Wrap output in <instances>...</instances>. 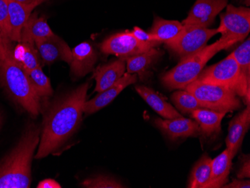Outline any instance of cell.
<instances>
[{
	"label": "cell",
	"instance_id": "obj_12",
	"mask_svg": "<svg viewBox=\"0 0 250 188\" xmlns=\"http://www.w3.org/2000/svg\"><path fill=\"white\" fill-rule=\"evenodd\" d=\"M157 128L172 140L189 137H196L201 133L200 127L196 121L180 117L176 119H156Z\"/></svg>",
	"mask_w": 250,
	"mask_h": 188
},
{
	"label": "cell",
	"instance_id": "obj_18",
	"mask_svg": "<svg viewBox=\"0 0 250 188\" xmlns=\"http://www.w3.org/2000/svg\"><path fill=\"white\" fill-rule=\"evenodd\" d=\"M8 5L10 40L20 43L22 28L36 8L22 5L12 0H8Z\"/></svg>",
	"mask_w": 250,
	"mask_h": 188
},
{
	"label": "cell",
	"instance_id": "obj_3",
	"mask_svg": "<svg viewBox=\"0 0 250 188\" xmlns=\"http://www.w3.org/2000/svg\"><path fill=\"white\" fill-rule=\"evenodd\" d=\"M235 43H237L235 41L221 38L197 53L181 59V61L175 67L163 75L161 78L163 84L171 90L185 89L187 85L197 80L199 74L212 57Z\"/></svg>",
	"mask_w": 250,
	"mask_h": 188
},
{
	"label": "cell",
	"instance_id": "obj_37",
	"mask_svg": "<svg viewBox=\"0 0 250 188\" xmlns=\"http://www.w3.org/2000/svg\"><path fill=\"white\" fill-rule=\"evenodd\" d=\"M241 2H244L247 6H250V0H240Z\"/></svg>",
	"mask_w": 250,
	"mask_h": 188
},
{
	"label": "cell",
	"instance_id": "obj_4",
	"mask_svg": "<svg viewBox=\"0 0 250 188\" xmlns=\"http://www.w3.org/2000/svg\"><path fill=\"white\" fill-rule=\"evenodd\" d=\"M0 84L14 100L32 116L40 111V98L32 88L27 75L14 58L0 60Z\"/></svg>",
	"mask_w": 250,
	"mask_h": 188
},
{
	"label": "cell",
	"instance_id": "obj_1",
	"mask_svg": "<svg viewBox=\"0 0 250 188\" xmlns=\"http://www.w3.org/2000/svg\"><path fill=\"white\" fill-rule=\"evenodd\" d=\"M88 84H83L51 105L43 119L42 138L36 158L41 159L60 148L78 128L86 102Z\"/></svg>",
	"mask_w": 250,
	"mask_h": 188
},
{
	"label": "cell",
	"instance_id": "obj_33",
	"mask_svg": "<svg viewBox=\"0 0 250 188\" xmlns=\"http://www.w3.org/2000/svg\"><path fill=\"white\" fill-rule=\"evenodd\" d=\"M222 188H250V182L249 180H242V179L234 180L230 184L223 185Z\"/></svg>",
	"mask_w": 250,
	"mask_h": 188
},
{
	"label": "cell",
	"instance_id": "obj_11",
	"mask_svg": "<svg viewBox=\"0 0 250 188\" xmlns=\"http://www.w3.org/2000/svg\"><path fill=\"white\" fill-rule=\"evenodd\" d=\"M36 47L39 56L46 64L57 61H64L70 64L72 57V50L64 40L53 34V36L38 41Z\"/></svg>",
	"mask_w": 250,
	"mask_h": 188
},
{
	"label": "cell",
	"instance_id": "obj_19",
	"mask_svg": "<svg viewBox=\"0 0 250 188\" xmlns=\"http://www.w3.org/2000/svg\"><path fill=\"white\" fill-rule=\"evenodd\" d=\"M54 34L47 21L43 18H39L36 14L31 15L21 32L20 43L36 44L38 41L47 39Z\"/></svg>",
	"mask_w": 250,
	"mask_h": 188
},
{
	"label": "cell",
	"instance_id": "obj_27",
	"mask_svg": "<svg viewBox=\"0 0 250 188\" xmlns=\"http://www.w3.org/2000/svg\"><path fill=\"white\" fill-rule=\"evenodd\" d=\"M25 72L32 88L39 98H46L53 94V88L50 84V79L45 75L41 65Z\"/></svg>",
	"mask_w": 250,
	"mask_h": 188
},
{
	"label": "cell",
	"instance_id": "obj_31",
	"mask_svg": "<svg viewBox=\"0 0 250 188\" xmlns=\"http://www.w3.org/2000/svg\"><path fill=\"white\" fill-rule=\"evenodd\" d=\"M129 33L132 36L143 43H160L158 41L154 40V37L150 34L149 32H146L143 29H140L138 26H135L133 30H128Z\"/></svg>",
	"mask_w": 250,
	"mask_h": 188
},
{
	"label": "cell",
	"instance_id": "obj_14",
	"mask_svg": "<svg viewBox=\"0 0 250 188\" xmlns=\"http://www.w3.org/2000/svg\"><path fill=\"white\" fill-rule=\"evenodd\" d=\"M250 125V105H247L244 111L236 116L229 123V134L226 142L227 149L232 159L241 148Z\"/></svg>",
	"mask_w": 250,
	"mask_h": 188
},
{
	"label": "cell",
	"instance_id": "obj_9",
	"mask_svg": "<svg viewBox=\"0 0 250 188\" xmlns=\"http://www.w3.org/2000/svg\"><path fill=\"white\" fill-rule=\"evenodd\" d=\"M160 44V43H143L132 36L128 30H125L104 41L100 45V49L105 54L116 55L120 58L127 59L147 51Z\"/></svg>",
	"mask_w": 250,
	"mask_h": 188
},
{
	"label": "cell",
	"instance_id": "obj_5",
	"mask_svg": "<svg viewBox=\"0 0 250 188\" xmlns=\"http://www.w3.org/2000/svg\"><path fill=\"white\" fill-rule=\"evenodd\" d=\"M202 107L220 113H227L241 107V101L234 91L228 87L207 84L196 80L185 87Z\"/></svg>",
	"mask_w": 250,
	"mask_h": 188
},
{
	"label": "cell",
	"instance_id": "obj_15",
	"mask_svg": "<svg viewBox=\"0 0 250 188\" xmlns=\"http://www.w3.org/2000/svg\"><path fill=\"white\" fill-rule=\"evenodd\" d=\"M235 59L240 68V83L237 95L244 98L247 105H250V39L241 43L231 53Z\"/></svg>",
	"mask_w": 250,
	"mask_h": 188
},
{
	"label": "cell",
	"instance_id": "obj_2",
	"mask_svg": "<svg viewBox=\"0 0 250 188\" xmlns=\"http://www.w3.org/2000/svg\"><path fill=\"white\" fill-rule=\"evenodd\" d=\"M40 143V129L32 125L13 151L0 164V188H29L33 154Z\"/></svg>",
	"mask_w": 250,
	"mask_h": 188
},
{
	"label": "cell",
	"instance_id": "obj_16",
	"mask_svg": "<svg viewBox=\"0 0 250 188\" xmlns=\"http://www.w3.org/2000/svg\"><path fill=\"white\" fill-rule=\"evenodd\" d=\"M98 55L89 43L82 42L72 49L71 71L76 77H83L92 71Z\"/></svg>",
	"mask_w": 250,
	"mask_h": 188
},
{
	"label": "cell",
	"instance_id": "obj_28",
	"mask_svg": "<svg viewBox=\"0 0 250 188\" xmlns=\"http://www.w3.org/2000/svg\"><path fill=\"white\" fill-rule=\"evenodd\" d=\"M172 101L177 109L185 114H191L193 110L202 107L197 99L185 89H180L172 95Z\"/></svg>",
	"mask_w": 250,
	"mask_h": 188
},
{
	"label": "cell",
	"instance_id": "obj_22",
	"mask_svg": "<svg viewBox=\"0 0 250 188\" xmlns=\"http://www.w3.org/2000/svg\"><path fill=\"white\" fill-rule=\"evenodd\" d=\"M232 158L226 148L220 155L212 160L211 174L206 188H222L229 181Z\"/></svg>",
	"mask_w": 250,
	"mask_h": 188
},
{
	"label": "cell",
	"instance_id": "obj_17",
	"mask_svg": "<svg viewBox=\"0 0 250 188\" xmlns=\"http://www.w3.org/2000/svg\"><path fill=\"white\" fill-rule=\"evenodd\" d=\"M126 71V59L120 58L109 64L100 66L95 70L94 77L96 81L95 91L103 92L123 77Z\"/></svg>",
	"mask_w": 250,
	"mask_h": 188
},
{
	"label": "cell",
	"instance_id": "obj_8",
	"mask_svg": "<svg viewBox=\"0 0 250 188\" xmlns=\"http://www.w3.org/2000/svg\"><path fill=\"white\" fill-rule=\"evenodd\" d=\"M198 81L207 84L228 87L237 95L240 83V68L232 55L222 61L202 70Z\"/></svg>",
	"mask_w": 250,
	"mask_h": 188
},
{
	"label": "cell",
	"instance_id": "obj_13",
	"mask_svg": "<svg viewBox=\"0 0 250 188\" xmlns=\"http://www.w3.org/2000/svg\"><path fill=\"white\" fill-rule=\"evenodd\" d=\"M136 81V74L125 73L117 83L113 84L106 90L99 92V94L92 100L85 102L83 106V113L86 115L92 114L107 106L126 87L134 84Z\"/></svg>",
	"mask_w": 250,
	"mask_h": 188
},
{
	"label": "cell",
	"instance_id": "obj_20",
	"mask_svg": "<svg viewBox=\"0 0 250 188\" xmlns=\"http://www.w3.org/2000/svg\"><path fill=\"white\" fill-rule=\"evenodd\" d=\"M136 90L143 99L146 101V103L162 117L167 119L183 117L172 105L167 103L161 95H159L151 88L143 85H136Z\"/></svg>",
	"mask_w": 250,
	"mask_h": 188
},
{
	"label": "cell",
	"instance_id": "obj_23",
	"mask_svg": "<svg viewBox=\"0 0 250 188\" xmlns=\"http://www.w3.org/2000/svg\"><path fill=\"white\" fill-rule=\"evenodd\" d=\"M185 26L178 21H169L155 18L149 33L154 40L161 43H167L177 39L183 32Z\"/></svg>",
	"mask_w": 250,
	"mask_h": 188
},
{
	"label": "cell",
	"instance_id": "obj_7",
	"mask_svg": "<svg viewBox=\"0 0 250 188\" xmlns=\"http://www.w3.org/2000/svg\"><path fill=\"white\" fill-rule=\"evenodd\" d=\"M217 31L221 33L222 38L237 43L242 42L250 33V8L227 5L226 12L220 15V24Z\"/></svg>",
	"mask_w": 250,
	"mask_h": 188
},
{
	"label": "cell",
	"instance_id": "obj_36",
	"mask_svg": "<svg viewBox=\"0 0 250 188\" xmlns=\"http://www.w3.org/2000/svg\"><path fill=\"white\" fill-rule=\"evenodd\" d=\"M7 58H8V54H7L6 49H5L2 35L0 32V60H5Z\"/></svg>",
	"mask_w": 250,
	"mask_h": 188
},
{
	"label": "cell",
	"instance_id": "obj_24",
	"mask_svg": "<svg viewBox=\"0 0 250 188\" xmlns=\"http://www.w3.org/2000/svg\"><path fill=\"white\" fill-rule=\"evenodd\" d=\"M161 55V52L160 50L156 47H153L144 53L126 59L127 73L135 74L141 77L151 68Z\"/></svg>",
	"mask_w": 250,
	"mask_h": 188
},
{
	"label": "cell",
	"instance_id": "obj_26",
	"mask_svg": "<svg viewBox=\"0 0 250 188\" xmlns=\"http://www.w3.org/2000/svg\"><path fill=\"white\" fill-rule=\"evenodd\" d=\"M13 57L25 71L40 66L39 52L36 44L19 43L13 51Z\"/></svg>",
	"mask_w": 250,
	"mask_h": 188
},
{
	"label": "cell",
	"instance_id": "obj_32",
	"mask_svg": "<svg viewBox=\"0 0 250 188\" xmlns=\"http://www.w3.org/2000/svg\"><path fill=\"white\" fill-rule=\"evenodd\" d=\"M250 157H249V155H247V157L244 156V161H243L239 171H238L237 174L238 179H244V178H249L250 176Z\"/></svg>",
	"mask_w": 250,
	"mask_h": 188
},
{
	"label": "cell",
	"instance_id": "obj_34",
	"mask_svg": "<svg viewBox=\"0 0 250 188\" xmlns=\"http://www.w3.org/2000/svg\"><path fill=\"white\" fill-rule=\"evenodd\" d=\"M38 188H61V185L53 179H45L39 184Z\"/></svg>",
	"mask_w": 250,
	"mask_h": 188
},
{
	"label": "cell",
	"instance_id": "obj_30",
	"mask_svg": "<svg viewBox=\"0 0 250 188\" xmlns=\"http://www.w3.org/2000/svg\"><path fill=\"white\" fill-rule=\"evenodd\" d=\"M83 188H125L120 182L112 177L106 175L98 176L85 179L81 184Z\"/></svg>",
	"mask_w": 250,
	"mask_h": 188
},
{
	"label": "cell",
	"instance_id": "obj_38",
	"mask_svg": "<svg viewBox=\"0 0 250 188\" xmlns=\"http://www.w3.org/2000/svg\"><path fill=\"white\" fill-rule=\"evenodd\" d=\"M0 122H1V119H0Z\"/></svg>",
	"mask_w": 250,
	"mask_h": 188
},
{
	"label": "cell",
	"instance_id": "obj_29",
	"mask_svg": "<svg viewBox=\"0 0 250 188\" xmlns=\"http://www.w3.org/2000/svg\"><path fill=\"white\" fill-rule=\"evenodd\" d=\"M0 32L5 43L8 58H14L9 36L8 0H0Z\"/></svg>",
	"mask_w": 250,
	"mask_h": 188
},
{
	"label": "cell",
	"instance_id": "obj_25",
	"mask_svg": "<svg viewBox=\"0 0 250 188\" xmlns=\"http://www.w3.org/2000/svg\"><path fill=\"white\" fill-rule=\"evenodd\" d=\"M212 159L207 154L202 155L192 169L188 182L189 188H206L211 174Z\"/></svg>",
	"mask_w": 250,
	"mask_h": 188
},
{
	"label": "cell",
	"instance_id": "obj_10",
	"mask_svg": "<svg viewBox=\"0 0 250 188\" xmlns=\"http://www.w3.org/2000/svg\"><path fill=\"white\" fill-rule=\"evenodd\" d=\"M228 5V0H196L182 24L186 28H208Z\"/></svg>",
	"mask_w": 250,
	"mask_h": 188
},
{
	"label": "cell",
	"instance_id": "obj_21",
	"mask_svg": "<svg viewBox=\"0 0 250 188\" xmlns=\"http://www.w3.org/2000/svg\"><path fill=\"white\" fill-rule=\"evenodd\" d=\"M225 115L226 113L201 108L193 110L190 116L199 124L201 133L206 136H211L221 131L222 120Z\"/></svg>",
	"mask_w": 250,
	"mask_h": 188
},
{
	"label": "cell",
	"instance_id": "obj_35",
	"mask_svg": "<svg viewBox=\"0 0 250 188\" xmlns=\"http://www.w3.org/2000/svg\"><path fill=\"white\" fill-rule=\"evenodd\" d=\"M15 2H18V3L22 4V5H27V6L36 7L40 4L43 3L47 0H12Z\"/></svg>",
	"mask_w": 250,
	"mask_h": 188
},
{
	"label": "cell",
	"instance_id": "obj_6",
	"mask_svg": "<svg viewBox=\"0 0 250 188\" xmlns=\"http://www.w3.org/2000/svg\"><path fill=\"white\" fill-rule=\"evenodd\" d=\"M217 34V29L185 27L183 32L177 39L165 44L180 58L183 59L206 47L208 41Z\"/></svg>",
	"mask_w": 250,
	"mask_h": 188
}]
</instances>
